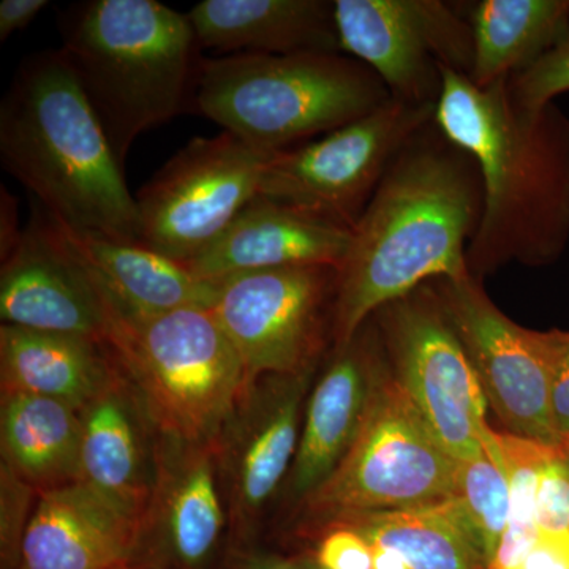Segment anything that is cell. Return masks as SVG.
<instances>
[{"label": "cell", "instance_id": "1", "mask_svg": "<svg viewBox=\"0 0 569 569\" xmlns=\"http://www.w3.org/2000/svg\"><path fill=\"white\" fill-rule=\"evenodd\" d=\"M485 192L473 157L430 122L397 153L353 228L339 268L336 350L381 307L427 280L470 274L467 250L481 222Z\"/></svg>", "mask_w": 569, "mask_h": 569}, {"label": "cell", "instance_id": "2", "mask_svg": "<svg viewBox=\"0 0 569 569\" xmlns=\"http://www.w3.org/2000/svg\"><path fill=\"white\" fill-rule=\"evenodd\" d=\"M441 70L433 123L473 157L485 206L467 250L470 274L509 261L552 263L569 241V118L556 104L529 110L508 78L479 88L467 74Z\"/></svg>", "mask_w": 569, "mask_h": 569}, {"label": "cell", "instance_id": "3", "mask_svg": "<svg viewBox=\"0 0 569 569\" xmlns=\"http://www.w3.org/2000/svg\"><path fill=\"white\" fill-rule=\"evenodd\" d=\"M7 173L71 230L138 242L137 200L61 48L28 56L0 104Z\"/></svg>", "mask_w": 569, "mask_h": 569}, {"label": "cell", "instance_id": "4", "mask_svg": "<svg viewBox=\"0 0 569 569\" xmlns=\"http://www.w3.org/2000/svg\"><path fill=\"white\" fill-rule=\"evenodd\" d=\"M59 31L122 164L142 133L193 108L203 58L187 14L156 0H88L62 11Z\"/></svg>", "mask_w": 569, "mask_h": 569}, {"label": "cell", "instance_id": "5", "mask_svg": "<svg viewBox=\"0 0 569 569\" xmlns=\"http://www.w3.org/2000/svg\"><path fill=\"white\" fill-rule=\"evenodd\" d=\"M376 71L337 54L203 58L193 108L268 152H282L358 121L391 100Z\"/></svg>", "mask_w": 569, "mask_h": 569}, {"label": "cell", "instance_id": "6", "mask_svg": "<svg viewBox=\"0 0 569 569\" xmlns=\"http://www.w3.org/2000/svg\"><path fill=\"white\" fill-rule=\"evenodd\" d=\"M103 302V343L157 433L216 443L252 380L212 310L133 317Z\"/></svg>", "mask_w": 569, "mask_h": 569}, {"label": "cell", "instance_id": "7", "mask_svg": "<svg viewBox=\"0 0 569 569\" xmlns=\"http://www.w3.org/2000/svg\"><path fill=\"white\" fill-rule=\"evenodd\" d=\"M458 462L445 451L396 377L378 369L369 408L346 458L306 498L329 522L365 512L429 507L451 497Z\"/></svg>", "mask_w": 569, "mask_h": 569}, {"label": "cell", "instance_id": "8", "mask_svg": "<svg viewBox=\"0 0 569 569\" xmlns=\"http://www.w3.org/2000/svg\"><path fill=\"white\" fill-rule=\"evenodd\" d=\"M433 114L436 104L391 99L318 140L277 152L258 197L353 230L389 164Z\"/></svg>", "mask_w": 569, "mask_h": 569}, {"label": "cell", "instance_id": "9", "mask_svg": "<svg viewBox=\"0 0 569 569\" xmlns=\"http://www.w3.org/2000/svg\"><path fill=\"white\" fill-rule=\"evenodd\" d=\"M274 153L230 132L187 142L134 197L138 244L189 264L258 197Z\"/></svg>", "mask_w": 569, "mask_h": 569}, {"label": "cell", "instance_id": "10", "mask_svg": "<svg viewBox=\"0 0 569 569\" xmlns=\"http://www.w3.org/2000/svg\"><path fill=\"white\" fill-rule=\"evenodd\" d=\"M377 313L396 380L445 451L456 462L485 455L492 436L486 422L488 399L437 291L422 284Z\"/></svg>", "mask_w": 569, "mask_h": 569}, {"label": "cell", "instance_id": "11", "mask_svg": "<svg viewBox=\"0 0 569 569\" xmlns=\"http://www.w3.org/2000/svg\"><path fill=\"white\" fill-rule=\"evenodd\" d=\"M436 291L477 369L489 406L508 433L563 448L550 402L557 331L535 332L516 325L471 274L438 279Z\"/></svg>", "mask_w": 569, "mask_h": 569}, {"label": "cell", "instance_id": "12", "mask_svg": "<svg viewBox=\"0 0 569 569\" xmlns=\"http://www.w3.org/2000/svg\"><path fill=\"white\" fill-rule=\"evenodd\" d=\"M340 51L358 59L400 102L437 104L441 70L470 77L468 18L440 0H336Z\"/></svg>", "mask_w": 569, "mask_h": 569}, {"label": "cell", "instance_id": "13", "mask_svg": "<svg viewBox=\"0 0 569 569\" xmlns=\"http://www.w3.org/2000/svg\"><path fill=\"white\" fill-rule=\"evenodd\" d=\"M337 280L339 269L332 266L264 269L222 280L211 310L250 380L313 369Z\"/></svg>", "mask_w": 569, "mask_h": 569}, {"label": "cell", "instance_id": "14", "mask_svg": "<svg viewBox=\"0 0 569 569\" xmlns=\"http://www.w3.org/2000/svg\"><path fill=\"white\" fill-rule=\"evenodd\" d=\"M313 369L295 376H263L246 389L217 438L228 519L247 530L293 467L302 429V406Z\"/></svg>", "mask_w": 569, "mask_h": 569}, {"label": "cell", "instance_id": "15", "mask_svg": "<svg viewBox=\"0 0 569 569\" xmlns=\"http://www.w3.org/2000/svg\"><path fill=\"white\" fill-rule=\"evenodd\" d=\"M0 320L104 342L103 296L51 213L36 200L20 241L2 258Z\"/></svg>", "mask_w": 569, "mask_h": 569}, {"label": "cell", "instance_id": "16", "mask_svg": "<svg viewBox=\"0 0 569 569\" xmlns=\"http://www.w3.org/2000/svg\"><path fill=\"white\" fill-rule=\"evenodd\" d=\"M80 478L140 523L151 503L157 471V445L144 408L121 370L81 410Z\"/></svg>", "mask_w": 569, "mask_h": 569}, {"label": "cell", "instance_id": "17", "mask_svg": "<svg viewBox=\"0 0 569 569\" xmlns=\"http://www.w3.org/2000/svg\"><path fill=\"white\" fill-rule=\"evenodd\" d=\"M219 460L213 445L160 437L156 485L142 522L182 569H201L216 553L227 523Z\"/></svg>", "mask_w": 569, "mask_h": 569}, {"label": "cell", "instance_id": "18", "mask_svg": "<svg viewBox=\"0 0 569 569\" xmlns=\"http://www.w3.org/2000/svg\"><path fill=\"white\" fill-rule=\"evenodd\" d=\"M141 526L82 482L39 493L22 537L20 569H122Z\"/></svg>", "mask_w": 569, "mask_h": 569}, {"label": "cell", "instance_id": "19", "mask_svg": "<svg viewBox=\"0 0 569 569\" xmlns=\"http://www.w3.org/2000/svg\"><path fill=\"white\" fill-rule=\"evenodd\" d=\"M353 230L291 206L257 197L189 268L204 279L290 266H332L346 260Z\"/></svg>", "mask_w": 569, "mask_h": 569}, {"label": "cell", "instance_id": "20", "mask_svg": "<svg viewBox=\"0 0 569 569\" xmlns=\"http://www.w3.org/2000/svg\"><path fill=\"white\" fill-rule=\"evenodd\" d=\"M70 249L89 269L103 298L133 317L182 309H212L222 280L204 279L186 263L138 244L71 230L56 217Z\"/></svg>", "mask_w": 569, "mask_h": 569}, {"label": "cell", "instance_id": "21", "mask_svg": "<svg viewBox=\"0 0 569 569\" xmlns=\"http://www.w3.org/2000/svg\"><path fill=\"white\" fill-rule=\"evenodd\" d=\"M378 369L376 347L362 329L347 347L336 350L307 402L290 471L296 500L312 496L346 458L365 422Z\"/></svg>", "mask_w": 569, "mask_h": 569}, {"label": "cell", "instance_id": "22", "mask_svg": "<svg viewBox=\"0 0 569 569\" xmlns=\"http://www.w3.org/2000/svg\"><path fill=\"white\" fill-rule=\"evenodd\" d=\"M200 50L224 54H337L335 2L204 0L187 13Z\"/></svg>", "mask_w": 569, "mask_h": 569}, {"label": "cell", "instance_id": "23", "mask_svg": "<svg viewBox=\"0 0 569 569\" xmlns=\"http://www.w3.org/2000/svg\"><path fill=\"white\" fill-rule=\"evenodd\" d=\"M118 372L108 347L88 337L0 326L2 395H29L84 408Z\"/></svg>", "mask_w": 569, "mask_h": 569}, {"label": "cell", "instance_id": "24", "mask_svg": "<svg viewBox=\"0 0 569 569\" xmlns=\"http://www.w3.org/2000/svg\"><path fill=\"white\" fill-rule=\"evenodd\" d=\"M2 463L37 492L63 488L80 478V408L29 395H2Z\"/></svg>", "mask_w": 569, "mask_h": 569}, {"label": "cell", "instance_id": "25", "mask_svg": "<svg viewBox=\"0 0 569 569\" xmlns=\"http://www.w3.org/2000/svg\"><path fill=\"white\" fill-rule=\"evenodd\" d=\"M470 80L479 88L529 69L569 37V0H481L468 14Z\"/></svg>", "mask_w": 569, "mask_h": 569}, {"label": "cell", "instance_id": "26", "mask_svg": "<svg viewBox=\"0 0 569 569\" xmlns=\"http://www.w3.org/2000/svg\"><path fill=\"white\" fill-rule=\"evenodd\" d=\"M369 545L396 550L411 569H482L485 561L447 500L429 507L365 512L332 520Z\"/></svg>", "mask_w": 569, "mask_h": 569}, {"label": "cell", "instance_id": "27", "mask_svg": "<svg viewBox=\"0 0 569 569\" xmlns=\"http://www.w3.org/2000/svg\"><path fill=\"white\" fill-rule=\"evenodd\" d=\"M557 449L496 430L486 443V452L505 468L511 505L507 531L488 569H511L537 541L538 471Z\"/></svg>", "mask_w": 569, "mask_h": 569}, {"label": "cell", "instance_id": "28", "mask_svg": "<svg viewBox=\"0 0 569 569\" xmlns=\"http://www.w3.org/2000/svg\"><path fill=\"white\" fill-rule=\"evenodd\" d=\"M447 503L488 569L507 531L511 509L505 468L488 452L458 462Z\"/></svg>", "mask_w": 569, "mask_h": 569}, {"label": "cell", "instance_id": "29", "mask_svg": "<svg viewBox=\"0 0 569 569\" xmlns=\"http://www.w3.org/2000/svg\"><path fill=\"white\" fill-rule=\"evenodd\" d=\"M508 88L516 102L529 110L553 103L569 91V37L546 52L529 69L508 78Z\"/></svg>", "mask_w": 569, "mask_h": 569}, {"label": "cell", "instance_id": "30", "mask_svg": "<svg viewBox=\"0 0 569 569\" xmlns=\"http://www.w3.org/2000/svg\"><path fill=\"white\" fill-rule=\"evenodd\" d=\"M537 526L542 533H569V458L557 449L542 462L537 481Z\"/></svg>", "mask_w": 569, "mask_h": 569}, {"label": "cell", "instance_id": "31", "mask_svg": "<svg viewBox=\"0 0 569 569\" xmlns=\"http://www.w3.org/2000/svg\"><path fill=\"white\" fill-rule=\"evenodd\" d=\"M33 496H39L32 486L18 478L9 467L2 463L0 473V538L2 556L7 563H18L22 537L32 518Z\"/></svg>", "mask_w": 569, "mask_h": 569}, {"label": "cell", "instance_id": "32", "mask_svg": "<svg viewBox=\"0 0 569 569\" xmlns=\"http://www.w3.org/2000/svg\"><path fill=\"white\" fill-rule=\"evenodd\" d=\"M320 542L317 565L325 569H372V549L358 531L332 526Z\"/></svg>", "mask_w": 569, "mask_h": 569}, {"label": "cell", "instance_id": "33", "mask_svg": "<svg viewBox=\"0 0 569 569\" xmlns=\"http://www.w3.org/2000/svg\"><path fill=\"white\" fill-rule=\"evenodd\" d=\"M553 425L561 441H569V332L557 331V359L553 367L552 391Z\"/></svg>", "mask_w": 569, "mask_h": 569}, {"label": "cell", "instance_id": "34", "mask_svg": "<svg viewBox=\"0 0 569 569\" xmlns=\"http://www.w3.org/2000/svg\"><path fill=\"white\" fill-rule=\"evenodd\" d=\"M511 569H569V533H542Z\"/></svg>", "mask_w": 569, "mask_h": 569}, {"label": "cell", "instance_id": "35", "mask_svg": "<svg viewBox=\"0 0 569 569\" xmlns=\"http://www.w3.org/2000/svg\"><path fill=\"white\" fill-rule=\"evenodd\" d=\"M44 7H48L47 0H2L0 41L9 40L13 33L24 31Z\"/></svg>", "mask_w": 569, "mask_h": 569}, {"label": "cell", "instance_id": "36", "mask_svg": "<svg viewBox=\"0 0 569 569\" xmlns=\"http://www.w3.org/2000/svg\"><path fill=\"white\" fill-rule=\"evenodd\" d=\"M24 228V227H22ZM20 216H18V201L13 194L2 187L0 197V260L13 250L22 234Z\"/></svg>", "mask_w": 569, "mask_h": 569}, {"label": "cell", "instance_id": "37", "mask_svg": "<svg viewBox=\"0 0 569 569\" xmlns=\"http://www.w3.org/2000/svg\"><path fill=\"white\" fill-rule=\"evenodd\" d=\"M369 546L372 549V569H411L396 550Z\"/></svg>", "mask_w": 569, "mask_h": 569}, {"label": "cell", "instance_id": "38", "mask_svg": "<svg viewBox=\"0 0 569 569\" xmlns=\"http://www.w3.org/2000/svg\"><path fill=\"white\" fill-rule=\"evenodd\" d=\"M247 569H299L291 561L279 559V557H261L254 559Z\"/></svg>", "mask_w": 569, "mask_h": 569}, {"label": "cell", "instance_id": "39", "mask_svg": "<svg viewBox=\"0 0 569 569\" xmlns=\"http://www.w3.org/2000/svg\"><path fill=\"white\" fill-rule=\"evenodd\" d=\"M563 451H565V455H567L569 458V443L563 445Z\"/></svg>", "mask_w": 569, "mask_h": 569}, {"label": "cell", "instance_id": "40", "mask_svg": "<svg viewBox=\"0 0 569 569\" xmlns=\"http://www.w3.org/2000/svg\"><path fill=\"white\" fill-rule=\"evenodd\" d=\"M313 569H325V568L318 567V565L316 563V567H313Z\"/></svg>", "mask_w": 569, "mask_h": 569}, {"label": "cell", "instance_id": "41", "mask_svg": "<svg viewBox=\"0 0 569 569\" xmlns=\"http://www.w3.org/2000/svg\"><path fill=\"white\" fill-rule=\"evenodd\" d=\"M122 569H129V568H122Z\"/></svg>", "mask_w": 569, "mask_h": 569}, {"label": "cell", "instance_id": "42", "mask_svg": "<svg viewBox=\"0 0 569 569\" xmlns=\"http://www.w3.org/2000/svg\"><path fill=\"white\" fill-rule=\"evenodd\" d=\"M568 443H569V441H568Z\"/></svg>", "mask_w": 569, "mask_h": 569}]
</instances>
